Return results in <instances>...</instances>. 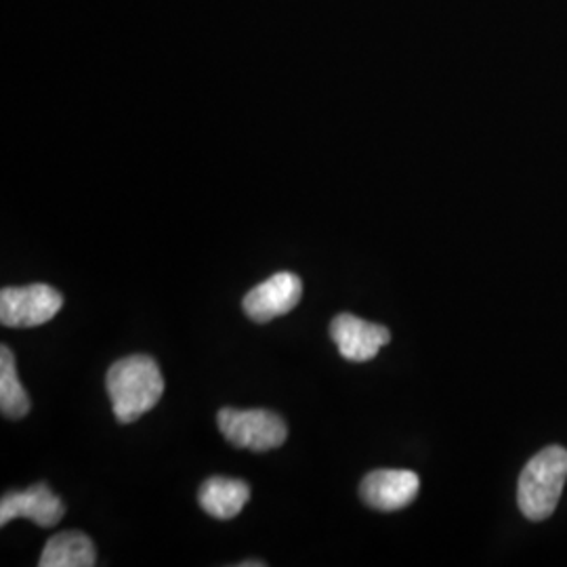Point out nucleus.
I'll use <instances>...</instances> for the list:
<instances>
[{"label": "nucleus", "mask_w": 567, "mask_h": 567, "mask_svg": "<svg viewBox=\"0 0 567 567\" xmlns=\"http://www.w3.org/2000/svg\"><path fill=\"white\" fill-rule=\"evenodd\" d=\"M330 337L349 362H370L391 341L385 326L365 322L351 313H341L332 320Z\"/></svg>", "instance_id": "nucleus-7"}, {"label": "nucleus", "mask_w": 567, "mask_h": 567, "mask_svg": "<svg viewBox=\"0 0 567 567\" xmlns=\"http://www.w3.org/2000/svg\"><path fill=\"white\" fill-rule=\"evenodd\" d=\"M303 297V282L290 271H280L255 286L244 297V313L257 322L267 324L280 316L290 313Z\"/></svg>", "instance_id": "nucleus-5"}, {"label": "nucleus", "mask_w": 567, "mask_h": 567, "mask_svg": "<svg viewBox=\"0 0 567 567\" xmlns=\"http://www.w3.org/2000/svg\"><path fill=\"white\" fill-rule=\"evenodd\" d=\"M105 386L116 421L128 425L161 402L164 393L163 372L150 355H128L110 365Z\"/></svg>", "instance_id": "nucleus-1"}, {"label": "nucleus", "mask_w": 567, "mask_h": 567, "mask_svg": "<svg viewBox=\"0 0 567 567\" xmlns=\"http://www.w3.org/2000/svg\"><path fill=\"white\" fill-rule=\"evenodd\" d=\"M567 482V450L548 446L519 475L517 503L529 522H545L559 505Z\"/></svg>", "instance_id": "nucleus-2"}, {"label": "nucleus", "mask_w": 567, "mask_h": 567, "mask_svg": "<svg viewBox=\"0 0 567 567\" xmlns=\"http://www.w3.org/2000/svg\"><path fill=\"white\" fill-rule=\"evenodd\" d=\"M217 425L229 444L250 452L276 450L288 437L286 421L269 410L224 408L217 414Z\"/></svg>", "instance_id": "nucleus-3"}, {"label": "nucleus", "mask_w": 567, "mask_h": 567, "mask_svg": "<svg viewBox=\"0 0 567 567\" xmlns=\"http://www.w3.org/2000/svg\"><path fill=\"white\" fill-rule=\"evenodd\" d=\"M421 480L414 471L379 468L368 473L360 486V496L368 507L377 511H400L414 503Z\"/></svg>", "instance_id": "nucleus-6"}, {"label": "nucleus", "mask_w": 567, "mask_h": 567, "mask_svg": "<svg viewBox=\"0 0 567 567\" xmlns=\"http://www.w3.org/2000/svg\"><path fill=\"white\" fill-rule=\"evenodd\" d=\"M97 564V550L93 540L82 532H61L49 538L42 550L41 567H93Z\"/></svg>", "instance_id": "nucleus-10"}, {"label": "nucleus", "mask_w": 567, "mask_h": 567, "mask_svg": "<svg viewBox=\"0 0 567 567\" xmlns=\"http://www.w3.org/2000/svg\"><path fill=\"white\" fill-rule=\"evenodd\" d=\"M250 498V487L243 480H229V477H210L206 480L200 492L198 503L215 519H234L240 515L244 505Z\"/></svg>", "instance_id": "nucleus-9"}, {"label": "nucleus", "mask_w": 567, "mask_h": 567, "mask_svg": "<svg viewBox=\"0 0 567 567\" xmlns=\"http://www.w3.org/2000/svg\"><path fill=\"white\" fill-rule=\"evenodd\" d=\"M63 307V297L49 284L2 288L0 322L9 328H34L53 320Z\"/></svg>", "instance_id": "nucleus-4"}, {"label": "nucleus", "mask_w": 567, "mask_h": 567, "mask_svg": "<svg viewBox=\"0 0 567 567\" xmlns=\"http://www.w3.org/2000/svg\"><path fill=\"white\" fill-rule=\"evenodd\" d=\"M0 410L11 421H20L30 412V398L20 383L13 351L7 344L0 347Z\"/></svg>", "instance_id": "nucleus-11"}, {"label": "nucleus", "mask_w": 567, "mask_h": 567, "mask_svg": "<svg viewBox=\"0 0 567 567\" xmlns=\"http://www.w3.org/2000/svg\"><path fill=\"white\" fill-rule=\"evenodd\" d=\"M63 513L65 508L55 492L47 484H37L23 492H9L2 496L0 526H7L18 517H25L41 527L58 526Z\"/></svg>", "instance_id": "nucleus-8"}]
</instances>
